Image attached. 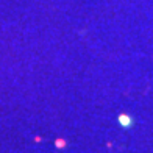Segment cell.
I'll return each instance as SVG.
<instances>
[{"mask_svg":"<svg viewBox=\"0 0 153 153\" xmlns=\"http://www.w3.org/2000/svg\"><path fill=\"white\" fill-rule=\"evenodd\" d=\"M120 123L125 125V127H128V125L131 123V119H130L128 116H120Z\"/></svg>","mask_w":153,"mask_h":153,"instance_id":"obj_1","label":"cell"}]
</instances>
